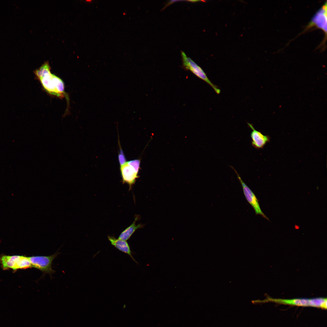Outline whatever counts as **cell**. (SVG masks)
I'll use <instances>...</instances> for the list:
<instances>
[{
  "label": "cell",
  "mask_w": 327,
  "mask_h": 327,
  "mask_svg": "<svg viewBox=\"0 0 327 327\" xmlns=\"http://www.w3.org/2000/svg\"><path fill=\"white\" fill-rule=\"evenodd\" d=\"M230 167L236 173L237 178L242 187L245 196L248 202L253 208L256 214L261 215L264 218L269 220L261 210L257 199L255 194L243 180L237 171L233 167L231 166Z\"/></svg>",
  "instance_id": "5"
},
{
  "label": "cell",
  "mask_w": 327,
  "mask_h": 327,
  "mask_svg": "<svg viewBox=\"0 0 327 327\" xmlns=\"http://www.w3.org/2000/svg\"><path fill=\"white\" fill-rule=\"evenodd\" d=\"M138 218V216H136L133 223L121 233L118 237V239L127 241L130 238L137 229L143 227V225L141 224L137 225L136 224V222Z\"/></svg>",
  "instance_id": "11"
},
{
  "label": "cell",
  "mask_w": 327,
  "mask_h": 327,
  "mask_svg": "<svg viewBox=\"0 0 327 327\" xmlns=\"http://www.w3.org/2000/svg\"><path fill=\"white\" fill-rule=\"evenodd\" d=\"M3 269L14 270L25 269L32 267L28 257L23 256L4 255L0 258Z\"/></svg>",
  "instance_id": "2"
},
{
  "label": "cell",
  "mask_w": 327,
  "mask_h": 327,
  "mask_svg": "<svg viewBox=\"0 0 327 327\" xmlns=\"http://www.w3.org/2000/svg\"><path fill=\"white\" fill-rule=\"evenodd\" d=\"M50 73L51 67L48 61L45 62L39 68L34 71V74L38 80Z\"/></svg>",
  "instance_id": "12"
},
{
  "label": "cell",
  "mask_w": 327,
  "mask_h": 327,
  "mask_svg": "<svg viewBox=\"0 0 327 327\" xmlns=\"http://www.w3.org/2000/svg\"><path fill=\"white\" fill-rule=\"evenodd\" d=\"M59 253L58 251L48 256H34L28 257L32 267L41 271L43 275L49 274L51 276L55 271L52 269L53 260Z\"/></svg>",
  "instance_id": "3"
},
{
  "label": "cell",
  "mask_w": 327,
  "mask_h": 327,
  "mask_svg": "<svg viewBox=\"0 0 327 327\" xmlns=\"http://www.w3.org/2000/svg\"><path fill=\"white\" fill-rule=\"evenodd\" d=\"M52 80L54 86L58 93L62 97L65 95L68 98L67 95L64 91V84L63 81L56 75L52 74Z\"/></svg>",
  "instance_id": "13"
},
{
  "label": "cell",
  "mask_w": 327,
  "mask_h": 327,
  "mask_svg": "<svg viewBox=\"0 0 327 327\" xmlns=\"http://www.w3.org/2000/svg\"><path fill=\"white\" fill-rule=\"evenodd\" d=\"M107 237L112 245L122 252L128 255L134 262L138 263L132 256L130 246L126 241L116 239L113 236H108Z\"/></svg>",
  "instance_id": "9"
},
{
  "label": "cell",
  "mask_w": 327,
  "mask_h": 327,
  "mask_svg": "<svg viewBox=\"0 0 327 327\" xmlns=\"http://www.w3.org/2000/svg\"><path fill=\"white\" fill-rule=\"evenodd\" d=\"M52 74L51 73L46 74L38 79L45 90L49 94L62 97L57 91L52 80Z\"/></svg>",
  "instance_id": "10"
},
{
  "label": "cell",
  "mask_w": 327,
  "mask_h": 327,
  "mask_svg": "<svg viewBox=\"0 0 327 327\" xmlns=\"http://www.w3.org/2000/svg\"><path fill=\"white\" fill-rule=\"evenodd\" d=\"M247 123L249 127L252 130L250 133L252 146L257 149L263 148L267 143L269 142V137L268 135L263 134L260 131L256 130L252 124L248 123Z\"/></svg>",
  "instance_id": "7"
},
{
  "label": "cell",
  "mask_w": 327,
  "mask_h": 327,
  "mask_svg": "<svg viewBox=\"0 0 327 327\" xmlns=\"http://www.w3.org/2000/svg\"><path fill=\"white\" fill-rule=\"evenodd\" d=\"M120 148L118 158L120 165L121 166L126 164L127 162L123 150L121 147H120Z\"/></svg>",
  "instance_id": "15"
},
{
  "label": "cell",
  "mask_w": 327,
  "mask_h": 327,
  "mask_svg": "<svg viewBox=\"0 0 327 327\" xmlns=\"http://www.w3.org/2000/svg\"><path fill=\"white\" fill-rule=\"evenodd\" d=\"M181 54L183 64L185 68L191 71L199 78L206 82L217 94H219L220 92V89L211 82L203 70L191 59L188 57L184 52H182Z\"/></svg>",
  "instance_id": "4"
},
{
  "label": "cell",
  "mask_w": 327,
  "mask_h": 327,
  "mask_svg": "<svg viewBox=\"0 0 327 327\" xmlns=\"http://www.w3.org/2000/svg\"><path fill=\"white\" fill-rule=\"evenodd\" d=\"M327 2L317 11L307 26L310 28L315 25L322 29L326 35Z\"/></svg>",
  "instance_id": "6"
},
{
  "label": "cell",
  "mask_w": 327,
  "mask_h": 327,
  "mask_svg": "<svg viewBox=\"0 0 327 327\" xmlns=\"http://www.w3.org/2000/svg\"><path fill=\"white\" fill-rule=\"evenodd\" d=\"M272 302L276 303L301 306H311L323 308L325 305V300L323 298H318L311 299H273L267 297L264 300H256V304Z\"/></svg>",
  "instance_id": "1"
},
{
  "label": "cell",
  "mask_w": 327,
  "mask_h": 327,
  "mask_svg": "<svg viewBox=\"0 0 327 327\" xmlns=\"http://www.w3.org/2000/svg\"><path fill=\"white\" fill-rule=\"evenodd\" d=\"M140 160L135 159L129 161L127 162V163L129 165L132 167L135 172L138 174L140 169Z\"/></svg>",
  "instance_id": "14"
},
{
  "label": "cell",
  "mask_w": 327,
  "mask_h": 327,
  "mask_svg": "<svg viewBox=\"0 0 327 327\" xmlns=\"http://www.w3.org/2000/svg\"><path fill=\"white\" fill-rule=\"evenodd\" d=\"M120 170L123 183H127L129 186V190H130L132 186L135 183L136 179L138 177V174L127 162L121 166Z\"/></svg>",
  "instance_id": "8"
}]
</instances>
